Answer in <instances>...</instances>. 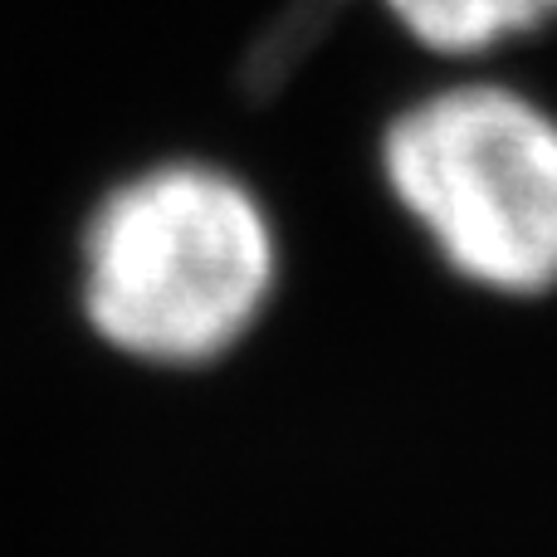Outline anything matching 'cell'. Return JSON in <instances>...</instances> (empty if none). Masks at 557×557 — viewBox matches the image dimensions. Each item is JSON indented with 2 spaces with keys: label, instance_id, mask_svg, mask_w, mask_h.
I'll list each match as a JSON object with an SVG mask.
<instances>
[{
  "label": "cell",
  "instance_id": "3957f363",
  "mask_svg": "<svg viewBox=\"0 0 557 557\" xmlns=\"http://www.w3.org/2000/svg\"><path fill=\"white\" fill-rule=\"evenodd\" d=\"M431 54H490L557 20V0H382Z\"/></svg>",
  "mask_w": 557,
  "mask_h": 557
},
{
  "label": "cell",
  "instance_id": "6da1fadb",
  "mask_svg": "<svg viewBox=\"0 0 557 557\" xmlns=\"http://www.w3.org/2000/svg\"><path fill=\"white\" fill-rule=\"evenodd\" d=\"M278 284L260 196L211 162H162L98 201L84 231V318L147 367H211L255 333Z\"/></svg>",
  "mask_w": 557,
  "mask_h": 557
},
{
  "label": "cell",
  "instance_id": "7a4b0ae2",
  "mask_svg": "<svg viewBox=\"0 0 557 557\" xmlns=\"http://www.w3.org/2000/svg\"><path fill=\"white\" fill-rule=\"evenodd\" d=\"M382 176L450 274L499 298L557 288V117L509 84H450L386 123Z\"/></svg>",
  "mask_w": 557,
  "mask_h": 557
}]
</instances>
